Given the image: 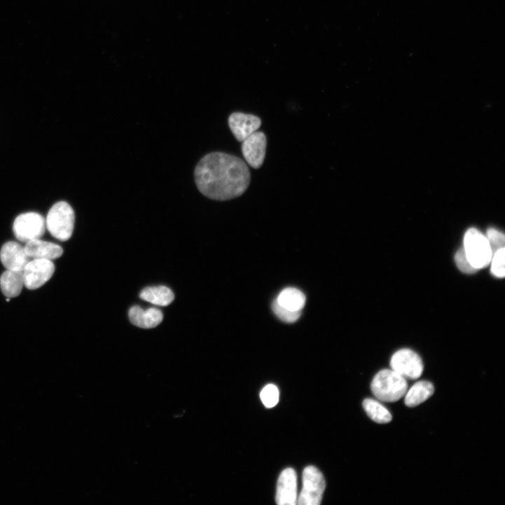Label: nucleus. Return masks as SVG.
Returning a JSON list of instances; mask_svg holds the SVG:
<instances>
[{
  "instance_id": "obj_17",
  "label": "nucleus",
  "mask_w": 505,
  "mask_h": 505,
  "mask_svg": "<svg viewBox=\"0 0 505 505\" xmlns=\"http://www.w3.org/2000/svg\"><path fill=\"white\" fill-rule=\"evenodd\" d=\"M140 297L145 301L159 306H168L174 300L173 291L165 286L147 287L141 291Z\"/></svg>"
},
{
  "instance_id": "obj_20",
  "label": "nucleus",
  "mask_w": 505,
  "mask_h": 505,
  "mask_svg": "<svg viewBox=\"0 0 505 505\" xmlns=\"http://www.w3.org/2000/svg\"><path fill=\"white\" fill-rule=\"evenodd\" d=\"M272 308L275 315L281 321L287 324L297 321L302 314V311H293L281 306L276 300H274Z\"/></svg>"
},
{
  "instance_id": "obj_5",
  "label": "nucleus",
  "mask_w": 505,
  "mask_h": 505,
  "mask_svg": "<svg viewBox=\"0 0 505 505\" xmlns=\"http://www.w3.org/2000/svg\"><path fill=\"white\" fill-rule=\"evenodd\" d=\"M326 483L321 472L314 466H308L303 472V488L298 496L299 505H319L321 502Z\"/></svg>"
},
{
  "instance_id": "obj_19",
  "label": "nucleus",
  "mask_w": 505,
  "mask_h": 505,
  "mask_svg": "<svg viewBox=\"0 0 505 505\" xmlns=\"http://www.w3.org/2000/svg\"><path fill=\"white\" fill-rule=\"evenodd\" d=\"M363 407L368 417L377 423L387 424L392 420L390 412L383 405L374 399H365L363 402Z\"/></svg>"
},
{
  "instance_id": "obj_24",
  "label": "nucleus",
  "mask_w": 505,
  "mask_h": 505,
  "mask_svg": "<svg viewBox=\"0 0 505 505\" xmlns=\"http://www.w3.org/2000/svg\"><path fill=\"white\" fill-rule=\"evenodd\" d=\"M455 261L458 269L465 274H473L478 271L469 263L463 248L457 251Z\"/></svg>"
},
{
  "instance_id": "obj_6",
  "label": "nucleus",
  "mask_w": 505,
  "mask_h": 505,
  "mask_svg": "<svg viewBox=\"0 0 505 505\" xmlns=\"http://www.w3.org/2000/svg\"><path fill=\"white\" fill-rule=\"evenodd\" d=\"M46 220L37 213H27L19 216L13 226L16 237L21 242H29L41 239L46 230Z\"/></svg>"
},
{
  "instance_id": "obj_3",
  "label": "nucleus",
  "mask_w": 505,
  "mask_h": 505,
  "mask_svg": "<svg viewBox=\"0 0 505 505\" xmlns=\"http://www.w3.org/2000/svg\"><path fill=\"white\" fill-rule=\"evenodd\" d=\"M75 221V212L71 206L66 202H60L50 210L46 227L54 237L66 242L73 235Z\"/></svg>"
},
{
  "instance_id": "obj_13",
  "label": "nucleus",
  "mask_w": 505,
  "mask_h": 505,
  "mask_svg": "<svg viewBox=\"0 0 505 505\" xmlns=\"http://www.w3.org/2000/svg\"><path fill=\"white\" fill-rule=\"evenodd\" d=\"M27 255L34 259L53 261L60 258L64 250L62 247L54 243L39 240H32L25 247Z\"/></svg>"
},
{
  "instance_id": "obj_10",
  "label": "nucleus",
  "mask_w": 505,
  "mask_h": 505,
  "mask_svg": "<svg viewBox=\"0 0 505 505\" xmlns=\"http://www.w3.org/2000/svg\"><path fill=\"white\" fill-rule=\"evenodd\" d=\"M230 129L235 139L242 142L261 127L260 118L242 113H234L228 119Z\"/></svg>"
},
{
  "instance_id": "obj_23",
  "label": "nucleus",
  "mask_w": 505,
  "mask_h": 505,
  "mask_svg": "<svg viewBox=\"0 0 505 505\" xmlns=\"http://www.w3.org/2000/svg\"><path fill=\"white\" fill-rule=\"evenodd\" d=\"M485 237L490 245L492 255L497 251L504 248L505 238L504 234L501 232L494 228H490L487 231Z\"/></svg>"
},
{
  "instance_id": "obj_22",
  "label": "nucleus",
  "mask_w": 505,
  "mask_h": 505,
  "mask_svg": "<svg viewBox=\"0 0 505 505\" xmlns=\"http://www.w3.org/2000/svg\"><path fill=\"white\" fill-rule=\"evenodd\" d=\"M279 392L274 385L265 386L261 392V399L267 408H272L279 402Z\"/></svg>"
},
{
  "instance_id": "obj_21",
  "label": "nucleus",
  "mask_w": 505,
  "mask_h": 505,
  "mask_svg": "<svg viewBox=\"0 0 505 505\" xmlns=\"http://www.w3.org/2000/svg\"><path fill=\"white\" fill-rule=\"evenodd\" d=\"M505 249H501L497 251L492 256L491 272L492 275L498 278H503L505 275L504 268Z\"/></svg>"
},
{
  "instance_id": "obj_15",
  "label": "nucleus",
  "mask_w": 505,
  "mask_h": 505,
  "mask_svg": "<svg viewBox=\"0 0 505 505\" xmlns=\"http://www.w3.org/2000/svg\"><path fill=\"white\" fill-rule=\"evenodd\" d=\"M24 286V271L8 270L0 277V288L8 298L19 296Z\"/></svg>"
},
{
  "instance_id": "obj_9",
  "label": "nucleus",
  "mask_w": 505,
  "mask_h": 505,
  "mask_svg": "<svg viewBox=\"0 0 505 505\" xmlns=\"http://www.w3.org/2000/svg\"><path fill=\"white\" fill-rule=\"evenodd\" d=\"M267 138L262 132H256L242 141V151L247 163L254 169H260L265 161Z\"/></svg>"
},
{
  "instance_id": "obj_7",
  "label": "nucleus",
  "mask_w": 505,
  "mask_h": 505,
  "mask_svg": "<svg viewBox=\"0 0 505 505\" xmlns=\"http://www.w3.org/2000/svg\"><path fill=\"white\" fill-rule=\"evenodd\" d=\"M390 366L392 370L408 380L419 378L424 369L420 357L409 349L395 352L391 359Z\"/></svg>"
},
{
  "instance_id": "obj_16",
  "label": "nucleus",
  "mask_w": 505,
  "mask_h": 505,
  "mask_svg": "<svg viewBox=\"0 0 505 505\" xmlns=\"http://www.w3.org/2000/svg\"><path fill=\"white\" fill-rule=\"evenodd\" d=\"M434 392L432 383L429 381H419L406 392L405 404L410 408L417 406L430 398Z\"/></svg>"
},
{
  "instance_id": "obj_11",
  "label": "nucleus",
  "mask_w": 505,
  "mask_h": 505,
  "mask_svg": "<svg viewBox=\"0 0 505 505\" xmlns=\"http://www.w3.org/2000/svg\"><path fill=\"white\" fill-rule=\"evenodd\" d=\"M297 476L292 468L284 469L280 474L277 487L276 501L279 505L297 504Z\"/></svg>"
},
{
  "instance_id": "obj_2",
  "label": "nucleus",
  "mask_w": 505,
  "mask_h": 505,
  "mask_svg": "<svg viewBox=\"0 0 505 505\" xmlns=\"http://www.w3.org/2000/svg\"><path fill=\"white\" fill-rule=\"evenodd\" d=\"M371 387L380 401L392 403L405 396L408 383L406 378L394 370L384 369L375 375Z\"/></svg>"
},
{
  "instance_id": "obj_14",
  "label": "nucleus",
  "mask_w": 505,
  "mask_h": 505,
  "mask_svg": "<svg viewBox=\"0 0 505 505\" xmlns=\"http://www.w3.org/2000/svg\"><path fill=\"white\" fill-rule=\"evenodd\" d=\"M131 322L142 328L157 327L163 321V314L157 308H149L146 310L140 306L132 307L129 312Z\"/></svg>"
},
{
  "instance_id": "obj_4",
  "label": "nucleus",
  "mask_w": 505,
  "mask_h": 505,
  "mask_svg": "<svg viewBox=\"0 0 505 505\" xmlns=\"http://www.w3.org/2000/svg\"><path fill=\"white\" fill-rule=\"evenodd\" d=\"M463 249L469 263L477 270L490 264L492 251L486 237L477 229L471 228L466 233Z\"/></svg>"
},
{
  "instance_id": "obj_12",
  "label": "nucleus",
  "mask_w": 505,
  "mask_h": 505,
  "mask_svg": "<svg viewBox=\"0 0 505 505\" xmlns=\"http://www.w3.org/2000/svg\"><path fill=\"white\" fill-rule=\"evenodd\" d=\"M0 259L8 270L24 271L32 258L25 248L15 242L6 243L0 251Z\"/></svg>"
},
{
  "instance_id": "obj_8",
  "label": "nucleus",
  "mask_w": 505,
  "mask_h": 505,
  "mask_svg": "<svg viewBox=\"0 0 505 505\" xmlns=\"http://www.w3.org/2000/svg\"><path fill=\"white\" fill-rule=\"evenodd\" d=\"M55 271L52 261L34 259L24 270L25 286L30 290L38 289L53 277Z\"/></svg>"
},
{
  "instance_id": "obj_1",
  "label": "nucleus",
  "mask_w": 505,
  "mask_h": 505,
  "mask_svg": "<svg viewBox=\"0 0 505 505\" xmlns=\"http://www.w3.org/2000/svg\"><path fill=\"white\" fill-rule=\"evenodd\" d=\"M198 188L209 199L226 201L242 196L251 182V173L242 159L223 153L205 156L195 171Z\"/></svg>"
},
{
  "instance_id": "obj_18",
  "label": "nucleus",
  "mask_w": 505,
  "mask_h": 505,
  "mask_svg": "<svg viewBox=\"0 0 505 505\" xmlns=\"http://www.w3.org/2000/svg\"><path fill=\"white\" fill-rule=\"evenodd\" d=\"M276 300L281 306L290 310L302 311L306 297L299 289L289 287L280 292Z\"/></svg>"
}]
</instances>
